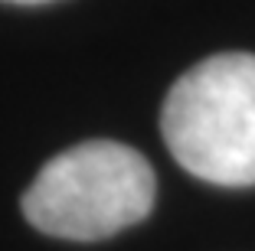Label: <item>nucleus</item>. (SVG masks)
<instances>
[{"mask_svg": "<svg viewBox=\"0 0 255 251\" xmlns=\"http://www.w3.org/2000/svg\"><path fill=\"white\" fill-rule=\"evenodd\" d=\"M154 199V170L134 147L85 141L36 173L23 192V215L46 235L98 242L147 219Z\"/></svg>", "mask_w": 255, "mask_h": 251, "instance_id": "nucleus-2", "label": "nucleus"}, {"mask_svg": "<svg viewBox=\"0 0 255 251\" xmlns=\"http://www.w3.org/2000/svg\"><path fill=\"white\" fill-rule=\"evenodd\" d=\"M164 144L213 186H255V56L219 52L173 82L160 111Z\"/></svg>", "mask_w": 255, "mask_h": 251, "instance_id": "nucleus-1", "label": "nucleus"}, {"mask_svg": "<svg viewBox=\"0 0 255 251\" xmlns=\"http://www.w3.org/2000/svg\"><path fill=\"white\" fill-rule=\"evenodd\" d=\"M7 3H53V0H7Z\"/></svg>", "mask_w": 255, "mask_h": 251, "instance_id": "nucleus-3", "label": "nucleus"}]
</instances>
